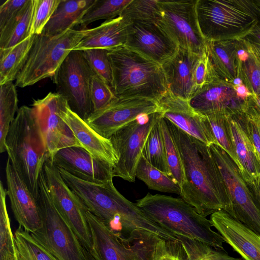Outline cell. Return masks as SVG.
Masks as SVG:
<instances>
[{
	"mask_svg": "<svg viewBox=\"0 0 260 260\" xmlns=\"http://www.w3.org/2000/svg\"><path fill=\"white\" fill-rule=\"evenodd\" d=\"M166 119L185 178L181 198L204 217L225 210L229 205L228 193L210 146Z\"/></svg>",
	"mask_w": 260,
	"mask_h": 260,
	"instance_id": "obj_1",
	"label": "cell"
},
{
	"mask_svg": "<svg viewBox=\"0 0 260 260\" xmlns=\"http://www.w3.org/2000/svg\"><path fill=\"white\" fill-rule=\"evenodd\" d=\"M58 170L66 183L87 209L121 237L130 239L139 231H146L164 240L175 239L173 234L152 221L136 203L122 195L113 180L104 184L91 183Z\"/></svg>",
	"mask_w": 260,
	"mask_h": 260,
	"instance_id": "obj_2",
	"label": "cell"
},
{
	"mask_svg": "<svg viewBox=\"0 0 260 260\" xmlns=\"http://www.w3.org/2000/svg\"><path fill=\"white\" fill-rule=\"evenodd\" d=\"M112 89L117 98H142L158 102L168 92L161 65L125 45L109 50Z\"/></svg>",
	"mask_w": 260,
	"mask_h": 260,
	"instance_id": "obj_3",
	"label": "cell"
},
{
	"mask_svg": "<svg viewBox=\"0 0 260 260\" xmlns=\"http://www.w3.org/2000/svg\"><path fill=\"white\" fill-rule=\"evenodd\" d=\"M137 206L152 221L175 234L205 243L224 250V241L213 231L210 219L198 213L181 198L148 192L137 200Z\"/></svg>",
	"mask_w": 260,
	"mask_h": 260,
	"instance_id": "obj_4",
	"label": "cell"
},
{
	"mask_svg": "<svg viewBox=\"0 0 260 260\" xmlns=\"http://www.w3.org/2000/svg\"><path fill=\"white\" fill-rule=\"evenodd\" d=\"M5 146L11 164L37 198L39 177L48 154L32 107L22 106L18 109L8 132Z\"/></svg>",
	"mask_w": 260,
	"mask_h": 260,
	"instance_id": "obj_5",
	"label": "cell"
},
{
	"mask_svg": "<svg viewBox=\"0 0 260 260\" xmlns=\"http://www.w3.org/2000/svg\"><path fill=\"white\" fill-rule=\"evenodd\" d=\"M196 11L206 41L244 38L258 21L249 0H197Z\"/></svg>",
	"mask_w": 260,
	"mask_h": 260,
	"instance_id": "obj_6",
	"label": "cell"
},
{
	"mask_svg": "<svg viewBox=\"0 0 260 260\" xmlns=\"http://www.w3.org/2000/svg\"><path fill=\"white\" fill-rule=\"evenodd\" d=\"M87 31L71 29L55 36L35 35L27 59L16 79V86L23 88L52 78Z\"/></svg>",
	"mask_w": 260,
	"mask_h": 260,
	"instance_id": "obj_7",
	"label": "cell"
},
{
	"mask_svg": "<svg viewBox=\"0 0 260 260\" xmlns=\"http://www.w3.org/2000/svg\"><path fill=\"white\" fill-rule=\"evenodd\" d=\"M36 199L42 225L32 236L58 260H85L81 243L52 201L43 170Z\"/></svg>",
	"mask_w": 260,
	"mask_h": 260,
	"instance_id": "obj_8",
	"label": "cell"
},
{
	"mask_svg": "<svg viewBox=\"0 0 260 260\" xmlns=\"http://www.w3.org/2000/svg\"><path fill=\"white\" fill-rule=\"evenodd\" d=\"M86 215L91 235V250L99 260H154L157 244L162 239L159 236L143 231L124 239L88 210Z\"/></svg>",
	"mask_w": 260,
	"mask_h": 260,
	"instance_id": "obj_9",
	"label": "cell"
},
{
	"mask_svg": "<svg viewBox=\"0 0 260 260\" xmlns=\"http://www.w3.org/2000/svg\"><path fill=\"white\" fill-rule=\"evenodd\" d=\"M95 74L82 50H72L54 75L56 93L67 101L70 109L86 120L93 113L90 83Z\"/></svg>",
	"mask_w": 260,
	"mask_h": 260,
	"instance_id": "obj_10",
	"label": "cell"
},
{
	"mask_svg": "<svg viewBox=\"0 0 260 260\" xmlns=\"http://www.w3.org/2000/svg\"><path fill=\"white\" fill-rule=\"evenodd\" d=\"M210 148L226 187V212L260 235V210L236 163L218 145Z\"/></svg>",
	"mask_w": 260,
	"mask_h": 260,
	"instance_id": "obj_11",
	"label": "cell"
},
{
	"mask_svg": "<svg viewBox=\"0 0 260 260\" xmlns=\"http://www.w3.org/2000/svg\"><path fill=\"white\" fill-rule=\"evenodd\" d=\"M160 116L159 112L141 115L109 138L118 158L113 167V177L135 182L137 167L145 142Z\"/></svg>",
	"mask_w": 260,
	"mask_h": 260,
	"instance_id": "obj_12",
	"label": "cell"
},
{
	"mask_svg": "<svg viewBox=\"0 0 260 260\" xmlns=\"http://www.w3.org/2000/svg\"><path fill=\"white\" fill-rule=\"evenodd\" d=\"M197 1H158L160 18L157 23L178 47L201 55L206 41L199 26Z\"/></svg>",
	"mask_w": 260,
	"mask_h": 260,
	"instance_id": "obj_13",
	"label": "cell"
},
{
	"mask_svg": "<svg viewBox=\"0 0 260 260\" xmlns=\"http://www.w3.org/2000/svg\"><path fill=\"white\" fill-rule=\"evenodd\" d=\"M52 201L59 214L71 228L83 246L92 249V239L86 217L87 210L69 188L52 159L47 157L43 169Z\"/></svg>",
	"mask_w": 260,
	"mask_h": 260,
	"instance_id": "obj_14",
	"label": "cell"
},
{
	"mask_svg": "<svg viewBox=\"0 0 260 260\" xmlns=\"http://www.w3.org/2000/svg\"><path fill=\"white\" fill-rule=\"evenodd\" d=\"M67 103L61 95L50 92L44 98L34 100L32 105L46 144L48 157L51 159L60 149L81 146L60 115L61 109Z\"/></svg>",
	"mask_w": 260,
	"mask_h": 260,
	"instance_id": "obj_15",
	"label": "cell"
},
{
	"mask_svg": "<svg viewBox=\"0 0 260 260\" xmlns=\"http://www.w3.org/2000/svg\"><path fill=\"white\" fill-rule=\"evenodd\" d=\"M159 111L158 102L153 100L116 97L105 107L93 112L85 121L99 134L109 139L141 115Z\"/></svg>",
	"mask_w": 260,
	"mask_h": 260,
	"instance_id": "obj_16",
	"label": "cell"
},
{
	"mask_svg": "<svg viewBox=\"0 0 260 260\" xmlns=\"http://www.w3.org/2000/svg\"><path fill=\"white\" fill-rule=\"evenodd\" d=\"M124 45L160 65L171 58L179 48L157 22L131 23Z\"/></svg>",
	"mask_w": 260,
	"mask_h": 260,
	"instance_id": "obj_17",
	"label": "cell"
},
{
	"mask_svg": "<svg viewBox=\"0 0 260 260\" xmlns=\"http://www.w3.org/2000/svg\"><path fill=\"white\" fill-rule=\"evenodd\" d=\"M158 104L161 117L208 146L218 145L206 116L196 111L188 101L168 91Z\"/></svg>",
	"mask_w": 260,
	"mask_h": 260,
	"instance_id": "obj_18",
	"label": "cell"
},
{
	"mask_svg": "<svg viewBox=\"0 0 260 260\" xmlns=\"http://www.w3.org/2000/svg\"><path fill=\"white\" fill-rule=\"evenodd\" d=\"M51 159L57 168L83 181L104 184L113 180V166L95 157L81 146L60 149Z\"/></svg>",
	"mask_w": 260,
	"mask_h": 260,
	"instance_id": "obj_19",
	"label": "cell"
},
{
	"mask_svg": "<svg viewBox=\"0 0 260 260\" xmlns=\"http://www.w3.org/2000/svg\"><path fill=\"white\" fill-rule=\"evenodd\" d=\"M7 195L14 217L23 228L30 233L42 225L41 212L37 199L30 191L8 159L5 167Z\"/></svg>",
	"mask_w": 260,
	"mask_h": 260,
	"instance_id": "obj_20",
	"label": "cell"
},
{
	"mask_svg": "<svg viewBox=\"0 0 260 260\" xmlns=\"http://www.w3.org/2000/svg\"><path fill=\"white\" fill-rule=\"evenodd\" d=\"M188 101L196 111L203 114L217 112L239 115L247 109L249 99L239 98L233 83L219 78L203 87Z\"/></svg>",
	"mask_w": 260,
	"mask_h": 260,
	"instance_id": "obj_21",
	"label": "cell"
},
{
	"mask_svg": "<svg viewBox=\"0 0 260 260\" xmlns=\"http://www.w3.org/2000/svg\"><path fill=\"white\" fill-rule=\"evenodd\" d=\"M212 226L228 243L245 260H260V235L225 211L210 216Z\"/></svg>",
	"mask_w": 260,
	"mask_h": 260,
	"instance_id": "obj_22",
	"label": "cell"
},
{
	"mask_svg": "<svg viewBox=\"0 0 260 260\" xmlns=\"http://www.w3.org/2000/svg\"><path fill=\"white\" fill-rule=\"evenodd\" d=\"M60 115L82 147L95 157L115 166L118 158L110 139L96 132L70 109L68 103L61 109Z\"/></svg>",
	"mask_w": 260,
	"mask_h": 260,
	"instance_id": "obj_23",
	"label": "cell"
},
{
	"mask_svg": "<svg viewBox=\"0 0 260 260\" xmlns=\"http://www.w3.org/2000/svg\"><path fill=\"white\" fill-rule=\"evenodd\" d=\"M200 55L179 47L176 54L161 64L168 91L189 101L193 95V74Z\"/></svg>",
	"mask_w": 260,
	"mask_h": 260,
	"instance_id": "obj_24",
	"label": "cell"
},
{
	"mask_svg": "<svg viewBox=\"0 0 260 260\" xmlns=\"http://www.w3.org/2000/svg\"><path fill=\"white\" fill-rule=\"evenodd\" d=\"M228 120L241 176L247 184L258 182L260 181V158L255 148L239 115H229Z\"/></svg>",
	"mask_w": 260,
	"mask_h": 260,
	"instance_id": "obj_25",
	"label": "cell"
},
{
	"mask_svg": "<svg viewBox=\"0 0 260 260\" xmlns=\"http://www.w3.org/2000/svg\"><path fill=\"white\" fill-rule=\"evenodd\" d=\"M131 23L121 16L107 20L96 27L87 29L85 36L73 50H111L124 45Z\"/></svg>",
	"mask_w": 260,
	"mask_h": 260,
	"instance_id": "obj_26",
	"label": "cell"
},
{
	"mask_svg": "<svg viewBox=\"0 0 260 260\" xmlns=\"http://www.w3.org/2000/svg\"><path fill=\"white\" fill-rule=\"evenodd\" d=\"M95 0H61L45 26L43 34L55 36L80 24L81 20Z\"/></svg>",
	"mask_w": 260,
	"mask_h": 260,
	"instance_id": "obj_27",
	"label": "cell"
},
{
	"mask_svg": "<svg viewBox=\"0 0 260 260\" xmlns=\"http://www.w3.org/2000/svg\"><path fill=\"white\" fill-rule=\"evenodd\" d=\"M239 40L206 41L209 56L220 79L233 83L238 77Z\"/></svg>",
	"mask_w": 260,
	"mask_h": 260,
	"instance_id": "obj_28",
	"label": "cell"
},
{
	"mask_svg": "<svg viewBox=\"0 0 260 260\" xmlns=\"http://www.w3.org/2000/svg\"><path fill=\"white\" fill-rule=\"evenodd\" d=\"M34 0L25 6L0 29V49L12 48L31 35Z\"/></svg>",
	"mask_w": 260,
	"mask_h": 260,
	"instance_id": "obj_29",
	"label": "cell"
},
{
	"mask_svg": "<svg viewBox=\"0 0 260 260\" xmlns=\"http://www.w3.org/2000/svg\"><path fill=\"white\" fill-rule=\"evenodd\" d=\"M35 35L17 45L0 49V85L13 81L22 69L32 46Z\"/></svg>",
	"mask_w": 260,
	"mask_h": 260,
	"instance_id": "obj_30",
	"label": "cell"
},
{
	"mask_svg": "<svg viewBox=\"0 0 260 260\" xmlns=\"http://www.w3.org/2000/svg\"><path fill=\"white\" fill-rule=\"evenodd\" d=\"M136 177L144 182L150 189L180 195V187L175 180L150 165L142 155L137 167Z\"/></svg>",
	"mask_w": 260,
	"mask_h": 260,
	"instance_id": "obj_31",
	"label": "cell"
},
{
	"mask_svg": "<svg viewBox=\"0 0 260 260\" xmlns=\"http://www.w3.org/2000/svg\"><path fill=\"white\" fill-rule=\"evenodd\" d=\"M0 152L6 151L5 142L10 125L17 112L18 96L13 82L0 85Z\"/></svg>",
	"mask_w": 260,
	"mask_h": 260,
	"instance_id": "obj_32",
	"label": "cell"
},
{
	"mask_svg": "<svg viewBox=\"0 0 260 260\" xmlns=\"http://www.w3.org/2000/svg\"><path fill=\"white\" fill-rule=\"evenodd\" d=\"M160 117L148 134L141 155L152 166L171 177L160 125Z\"/></svg>",
	"mask_w": 260,
	"mask_h": 260,
	"instance_id": "obj_33",
	"label": "cell"
},
{
	"mask_svg": "<svg viewBox=\"0 0 260 260\" xmlns=\"http://www.w3.org/2000/svg\"><path fill=\"white\" fill-rule=\"evenodd\" d=\"M7 190L2 181L0 183V260H18L10 220L8 214L6 197Z\"/></svg>",
	"mask_w": 260,
	"mask_h": 260,
	"instance_id": "obj_34",
	"label": "cell"
},
{
	"mask_svg": "<svg viewBox=\"0 0 260 260\" xmlns=\"http://www.w3.org/2000/svg\"><path fill=\"white\" fill-rule=\"evenodd\" d=\"M14 235L18 260H58L23 228L18 227Z\"/></svg>",
	"mask_w": 260,
	"mask_h": 260,
	"instance_id": "obj_35",
	"label": "cell"
},
{
	"mask_svg": "<svg viewBox=\"0 0 260 260\" xmlns=\"http://www.w3.org/2000/svg\"><path fill=\"white\" fill-rule=\"evenodd\" d=\"M242 39L249 56L244 61L238 60V77L242 80L252 95H260V53L247 41Z\"/></svg>",
	"mask_w": 260,
	"mask_h": 260,
	"instance_id": "obj_36",
	"label": "cell"
},
{
	"mask_svg": "<svg viewBox=\"0 0 260 260\" xmlns=\"http://www.w3.org/2000/svg\"><path fill=\"white\" fill-rule=\"evenodd\" d=\"M205 115L218 145L229 155L240 170V166L229 126L228 116L230 114L216 112Z\"/></svg>",
	"mask_w": 260,
	"mask_h": 260,
	"instance_id": "obj_37",
	"label": "cell"
},
{
	"mask_svg": "<svg viewBox=\"0 0 260 260\" xmlns=\"http://www.w3.org/2000/svg\"><path fill=\"white\" fill-rule=\"evenodd\" d=\"M132 0H95L82 17L80 25L85 29L90 23L101 19L119 17Z\"/></svg>",
	"mask_w": 260,
	"mask_h": 260,
	"instance_id": "obj_38",
	"label": "cell"
},
{
	"mask_svg": "<svg viewBox=\"0 0 260 260\" xmlns=\"http://www.w3.org/2000/svg\"><path fill=\"white\" fill-rule=\"evenodd\" d=\"M120 16L131 23L158 22L160 18L158 0H132Z\"/></svg>",
	"mask_w": 260,
	"mask_h": 260,
	"instance_id": "obj_39",
	"label": "cell"
},
{
	"mask_svg": "<svg viewBox=\"0 0 260 260\" xmlns=\"http://www.w3.org/2000/svg\"><path fill=\"white\" fill-rule=\"evenodd\" d=\"M160 125L171 176L178 183L181 189L185 185V178L180 155L165 118L160 117Z\"/></svg>",
	"mask_w": 260,
	"mask_h": 260,
	"instance_id": "obj_40",
	"label": "cell"
},
{
	"mask_svg": "<svg viewBox=\"0 0 260 260\" xmlns=\"http://www.w3.org/2000/svg\"><path fill=\"white\" fill-rule=\"evenodd\" d=\"M185 250L187 260H245L237 258L214 248L211 246L181 236H176Z\"/></svg>",
	"mask_w": 260,
	"mask_h": 260,
	"instance_id": "obj_41",
	"label": "cell"
},
{
	"mask_svg": "<svg viewBox=\"0 0 260 260\" xmlns=\"http://www.w3.org/2000/svg\"><path fill=\"white\" fill-rule=\"evenodd\" d=\"M82 51L95 74L112 88L113 74L108 55L109 50L90 49Z\"/></svg>",
	"mask_w": 260,
	"mask_h": 260,
	"instance_id": "obj_42",
	"label": "cell"
},
{
	"mask_svg": "<svg viewBox=\"0 0 260 260\" xmlns=\"http://www.w3.org/2000/svg\"><path fill=\"white\" fill-rule=\"evenodd\" d=\"M219 78L210 59L206 46L200 55L194 69L193 95L203 87Z\"/></svg>",
	"mask_w": 260,
	"mask_h": 260,
	"instance_id": "obj_43",
	"label": "cell"
},
{
	"mask_svg": "<svg viewBox=\"0 0 260 260\" xmlns=\"http://www.w3.org/2000/svg\"><path fill=\"white\" fill-rule=\"evenodd\" d=\"M61 0H34L31 35L42 33Z\"/></svg>",
	"mask_w": 260,
	"mask_h": 260,
	"instance_id": "obj_44",
	"label": "cell"
},
{
	"mask_svg": "<svg viewBox=\"0 0 260 260\" xmlns=\"http://www.w3.org/2000/svg\"><path fill=\"white\" fill-rule=\"evenodd\" d=\"M239 117L260 158V112L252 104L250 98L247 109L239 115Z\"/></svg>",
	"mask_w": 260,
	"mask_h": 260,
	"instance_id": "obj_45",
	"label": "cell"
},
{
	"mask_svg": "<svg viewBox=\"0 0 260 260\" xmlns=\"http://www.w3.org/2000/svg\"><path fill=\"white\" fill-rule=\"evenodd\" d=\"M90 96L93 112L104 108L116 98L112 88L96 74L90 80Z\"/></svg>",
	"mask_w": 260,
	"mask_h": 260,
	"instance_id": "obj_46",
	"label": "cell"
},
{
	"mask_svg": "<svg viewBox=\"0 0 260 260\" xmlns=\"http://www.w3.org/2000/svg\"><path fill=\"white\" fill-rule=\"evenodd\" d=\"M154 260H187V256L179 240L161 239L157 244Z\"/></svg>",
	"mask_w": 260,
	"mask_h": 260,
	"instance_id": "obj_47",
	"label": "cell"
},
{
	"mask_svg": "<svg viewBox=\"0 0 260 260\" xmlns=\"http://www.w3.org/2000/svg\"><path fill=\"white\" fill-rule=\"evenodd\" d=\"M28 0H7L0 6V29L13 18Z\"/></svg>",
	"mask_w": 260,
	"mask_h": 260,
	"instance_id": "obj_48",
	"label": "cell"
},
{
	"mask_svg": "<svg viewBox=\"0 0 260 260\" xmlns=\"http://www.w3.org/2000/svg\"><path fill=\"white\" fill-rule=\"evenodd\" d=\"M260 53V21L254 25L249 32L243 38Z\"/></svg>",
	"mask_w": 260,
	"mask_h": 260,
	"instance_id": "obj_49",
	"label": "cell"
},
{
	"mask_svg": "<svg viewBox=\"0 0 260 260\" xmlns=\"http://www.w3.org/2000/svg\"><path fill=\"white\" fill-rule=\"evenodd\" d=\"M233 86L238 97L242 100H247L252 95V93L243 83L238 85H233Z\"/></svg>",
	"mask_w": 260,
	"mask_h": 260,
	"instance_id": "obj_50",
	"label": "cell"
},
{
	"mask_svg": "<svg viewBox=\"0 0 260 260\" xmlns=\"http://www.w3.org/2000/svg\"><path fill=\"white\" fill-rule=\"evenodd\" d=\"M247 185L253 196L257 206L260 210V181L257 183L247 184Z\"/></svg>",
	"mask_w": 260,
	"mask_h": 260,
	"instance_id": "obj_51",
	"label": "cell"
},
{
	"mask_svg": "<svg viewBox=\"0 0 260 260\" xmlns=\"http://www.w3.org/2000/svg\"><path fill=\"white\" fill-rule=\"evenodd\" d=\"M83 247L85 260H99L91 250L87 249L84 246Z\"/></svg>",
	"mask_w": 260,
	"mask_h": 260,
	"instance_id": "obj_52",
	"label": "cell"
},
{
	"mask_svg": "<svg viewBox=\"0 0 260 260\" xmlns=\"http://www.w3.org/2000/svg\"><path fill=\"white\" fill-rule=\"evenodd\" d=\"M250 99L254 106L260 112V95H251Z\"/></svg>",
	"mask_w": 260,
	"mask_h": 260,
	"instance_id": "obj_53",
	"label": "cell"
},
{
	"mask_svg": "<svg viewBox=\"0 0 260 260\" xmlns=\"http://www.w3.org/2000/svg\"><path fill=\"white\" fill-rule=\"evenodd\" d=\"M243 83L242 80L239 77L236 78L233 81L234 85H238Z\"/></svg>",
	"mask_w": 260,
	"mask_h": 260,
	"instance_id": "obj_54",
	"label": "cell"
},
{
	"mask_svg": "<svg viewBox=\"0 0 260 260\" xmlns=\"http://www.w3.org/2000/svg\"><path fill=\"white\" fill-rule=\"evenodd\" d=\"M255 5L260 10V0L253 1Z\"/></svg>",
	"mask_w": 260,
	"mask_h": 260,
	"instance_id": "obj_55",
	"label": "cell"
}]
</instances>
